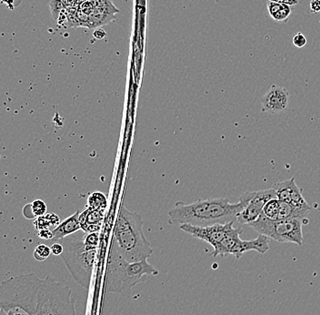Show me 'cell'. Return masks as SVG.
<instances>
[{
    "label": "cell",
    "instance_id": "cell-9",
    "mask_svg": "<svg viewBox=\"0 0 320 315\" xmlns=\"http://www.w3.org/2000/svg\"><path fill=\"white\" fill-rule=\"evenodd\" d=\"M277 198L276 191L273 188L261 190V191H251V197L246 207L243 209L237 218V221L241 224H248L253 222L262 213L264 206L268 200Z\"/></svg>",
    "mask_w": 320,
    "mask_h": 315
},
{
    "label": "cell",
    "instance_id": "cell-19",
    "mask_svg": "<svg viewBox=\"0 0 320 315\" xmlns=\"http://www.w3.org/2000/svg\"><path fill=\"white\" fill-rule=\"evenodd\" d=\"M88 204L92 209H99V210H104V208L107 205V199L105 195L101 192H95L90 195L88 199Z\"/></svg>",
    "mask_w": 320,
    "mask_h": 315
},
{
    "label": "cell",
    "instance_id": "cell-32",
    "mask_svg": "<svg viewBox=\"0 0 320 315\" xmlns=\"http://www.w3.org/2000/svg\"><path fill=\"white\" fill-rule=\"evenodd\" d=\"M9 310H11L14 315H29L28 312H26L24 310H22L21 308H18V307H12V308H10ZM7 311H8V310H7Z\"/></svg>",
    "mask_w": 320,
    "mask_h": 315
},
{
    "label": "cell",
    "instance_id": "cell-26",
    "mask_svg": "<svg viewBox=\"0 0 320 315\" xmlns=\"http://www.w3.org/2000/svg\"><path fill=\"white\" fill-rule=\"evenodd\" d=\"M50 249H51V253L54 255H61L63 251H64L63 245L59 241H56L55 243L51 245Z\"/></svg>",
    "mask_w": 320,
    "mask_h": 315
},
{
    "label": "cell",
    "instance_id": "cell-29",
    "mask_svg": "<svg viewBox=\"0 0 320 315\" xmlns=\"http://www.w3.org/2000/svg\"><path fill=\"white\" fill-rule=\"evenodd\" d=\"M267 1L279 3V4L287 5L290 7H295L299 4V0H267Z\"/></svg>",
    "mask_w": 320,
    "mask_h": 315
},
{
    "label": "cell",
    "instance_id": "cell-4",
    "mask_svg": "<svg viewBox=\"0 0 320 315\" xmlns=\"http://www.w3.org/2000/svg\"><path fill=\"white\" fill-rule=\"evenodd\" d=\"M158 275V271L148 263V260L129 262L126 261L115 247L111 246L107 261L106 291L129 297L131 289L150 276Z\"/></svg>",
    "mask_w": 320,
    "mask_h": 315
},
{
    "label": "cell",
    "instance_id": "cell-23",
    "mask_svg": "<svg viewBox=\"0 0 320 315\" xmlns=\"http://www.w3.org/2000/svg\"><path fill=\"white\" fill-rule=\"evenodd\" d=\"M34 226L37 231H41V230H50L51 225L48 219L45 218V216H41V217H37V220L34 221Z\"/></svg>",
    "mask_w": 320,
    "mask_h": 315
},
{
    "label": "cell",
    "instance_id": "cell-1",
    "mask_svg": "<svg viewBox=\"0 0 320 315\" xmlns=\"http://www.w3.org/2000/svg\"><path fill=\"white\" fill-rule=\"evenodd\" d=\"M18 307L29 315H77L71 288L35 274L13 276L0 284V308Z\"/></svg>",
    "mask_w": 320,
    "mask_h": 315
},
{
    "label": "cell",
    "instance_id": "cell-16",
    "mask_svg": "<svg viewBox=\"0 0 320 315\" xmlns=\"http://www.w3.org/2000/svg\"><path fill=\"white\" fill-rule=\"evenodd\" d=\"M114 17V15H110L108 13L103 12L99 9H94V10L90 13L88 20H87V25L89 27H99V26L107 24L109 21Z\"/></svg>",
    "mask_w": 320,
    "mask_h": 315
},
{
    "label": "cell",
    "instance_id": "cell-31",
    "mask_svg": "<svg viewBox=\"0 0 320 315\" xmlns=\"http://www.w3.org/2000/svg\"><path fill=\"white\" fill-rule=\"evenodd\" d=\"M94 37L97 38V39H103L104 37L107 36V33H106V31L102 29H97V30H95L94 31Z\"/></svg>",
    "mask_w": 320,
    "mask_h": 315
},
{
    "label": "cell",
    "instance_id": "cell-25",
    "mask_svg": "<svg viewBox=\"0 0 320 315\" xmlns=\"http://www.w3.org/2000/svg\"><path fill=\"white\" fill-rule=\"evenodd\" d=\"M292 42H293V44H294V46L295 48L302 49V48L307 45V37H305L301 32H299V33L295 34V36H294L293 39H292Z\"/></svg>",
    "mask_w": 320,
    "mask_h": 315
},
{
    "label": "cell",
    "instance_id": "cell-5",
    "mask_svg": "<svg viewBox=\"0 0 320 315\" xmlns=\"http://www.w3.org/2000/svg\"><path fill=\"white\" fill-rule=\"evenodd\" d=\"M59 242L64 251L61 256L70 274L81 286L88 288L96 258V249L87 247L84 239L72 234Z\"/></svg>",
    "mask_w": 320,
    "mask_h": 315
},
{
    "label": "cell",
    "instance_id": "cell-20",
    "mask_svg": "<svg viewBox=\"0 0 320 315\" xmlns=\"http://www.w3.org/2000/svg\"><path fill=\"white\" fill-rule=\"evenodd\" d=\"M51 254V249L48 245H37L34 251V258L38 261H44L50 257Z\"/></svg>",
    "mask_w": 320,
    "mask_h": 315
},
{
    "label": "cell",
    "instance_id": "cell-21",
    "mask_svg": "<svg viewBox=\"0 0 320 315\" xmlns=\"http://www.w3.org/2000/svg\"><path fill=\"white\" fill-rule=\"evenodd\" d=\"M31 212L35 217H41L44 216L47 212V205L42 199H36L32 204H30Z\"/></svg>",
    "mask_w": 320,
    "mask_h": 315
},
{
    "label": "cell",
    "instance_id": "cell-22",
    "mask_svg": "<svg viewBox=\"0 0 320 315\" xmlns=\"http://www.w3.org/2000/svg\"><path fill=\"white\" fill-rule=\"evenodd\" d=\"M63 5L64 4L62 3L61 0H52L50 2V9H51V12H52L54 19L58 20L60 13L64 9Z\"/></svg>",
    "mask_w": 320,
    "mask_h": 315
},
{
    "label": "cell",
    "instance_id": "cell-10",
    "mask_svg": "<svg viewBox=\"0 0 320 315\" xmlns=\"http://www.w3.org/2000/svg\"><path fill=\"white\" fill-rule=\"evenodd\" d=\"M289 93L287 88L273 84L261 99V110L264 113L277 115L287 110Z\"/></svg>",
    "mask_w": 320,
    "mask_h": 315
},
{
    "label": "cell",
    "instance_id": "cell-6",
    "mask_svg": "<svg viewBox=\"0 0 320 315\" xmlns=\"http://www.w3.org/2000/svg\"><path fill=\"white\" fill-rule=\"evenodd\" d=\"M305 220L300 219L286 220H272L260 214L257 220L248 224L256 232L268 237L274 241L284 243L303 245L302 225Z\"/></svg>",
    "mask_w": 320,
    "mask_h": 315
},
{
    "label": "cell",
    "instance_id": "cell-24",
    "mask_svg": "<svg viewBox=\"0 0 320 315\" xmlns=\"http://www.w3.org/2000/svg\"><path fill=\"white\" fill-rule=\"evenodd\" d=\"M84 240H85V242H86L87 247H89L91 249H96L97 245H98V241H99V234H98V232H92V233H89L88 235H86L84 238Z\"/></svg>",
    "mask_w": 320,
    "mask_h": 315
},
{
    "label": "cell",
    "instance_id": "cell-27",
    "mask_svg": "<svg viewBox=\"0 0 320 315\" xmlns=\"http://www.w3.org/2000/svg\"><path fill=\"white\" fill-rule=\"evenodd\" d=\"M45 216L51 226H56V227H57L58 224L60 223L59 218H58V216L57 215V214H55V213H49V214H45Z\"/></svg>",
    "mask_w": 320,
    "mask_h": 315
},
{
    "label": "cell",
    "instance_id": "cell-33",
    "mask_svg": "<svg viewBox=\"0 0 320 315\" xmlns=\"http://www.w3.org/2000/svg\"><path fill=\"white\" fill-rule=\"evenodd\" d=\"M14 2L15 0H1V3L6 5L10 9H14Z\"/></svg>",
    "mask_w": 320,
    "mask_h": 315
},
{
    "label": "cell",
    "instance_id": "cell-18",
    "mask_svg": "<svg viewBox=\"0 0 320 315\" xmlns=\"http://www.w3.org/2000/svg\"><path fill=\"white\" fill-rule=\"evenodd\" d=\"M91 2L94 6V9H99L103 12L108 13L110 15L119 12V9H116L110 0H91Z\"/></svg>",
    "mask_w": 320,
    "mask_h": 315
},
{
    "label": "cell",
    "instance_id": "cell-30",
    "mask_svg": "<svg viewBox=\"0 0 320 315\" xmlns=\"http://www.w3.org/2000/svg\"><path fill=\"white\" fill-rule=\"evenodd\" d=\"M310 10L311 12L315 13V14L320 12V0H311Z\"/></svg>",
    "mask_w": 320,
    "mask_h": 315
},
{
    "label": "cell",
    "instance_id": "cell-2",
    "mask_svg": "<svg viewBox=\"0 0 320 315\" xmlns=\"http://www.w3.org/2000/svg\"><path fill=\"white\" fill-rule=\"evenodd\" d=\"M250 197L251 191H246L240 196L238 204H230V199L226 198L197 199L190 204L177 201L169 212V222L195 226L235 222Z\"/></svg>",
    "mask_w": 320,
    "mask_h": 315
},
{
    "label": "cell",
    "instance_id": "cell-17",
    "mask_svg": "<svg viewBox=\"0 0 320 315\" xmlns=\"http://www.w3.org/2000/svg\"><path fill=\"white\" fill-rule=\"evenodd\" d=\"M279 204L280 201L279 199H275L268 200L263 209L262 214L267 219L272 220H278L279 213Z\"/></svg>",
    "mask_w": 320,
    "mask_h": 315
},
{
    "label": "cell",
    "instance_id": "cell-34",
    "mask_svg": "<svg viewBox=\"0 0 320 315\" xmlns=\"http://www.w3.org/2000/svg\"><path fill=\"white\" fill-rule=\"evenodd\" d=\"M0 315H8V313H7V311L0 308Z\"/></svg>",
    "mask_w": 320,
    "mask_h": 315
},
{
    "label": "cell",
    "instance_id": "cell-7",
    "mask_svg": "<svg viewBox=\"0 0 320 315\" xmlns=\"http://www.w3.org/2000/svg\"><path fill=\"white\" fill-rule=\"evenodd\" d=\"M242 232V228L233 227L221 242L216 248H214L211 255L214 257H226L228 255H233L236 259H239L246 252L256 251L264 254L269 250L270 239L268 237L259 234V237L255 240L243 241L240 238Z\"/></svg>",
    "mask_w": 320,
    "mask_h": 315
},
{
    "label": "cell",
    "instance_id": "cell-11",
    "mask_svg": "<svg viewBox=\"0 0 320 315\" xmlns=\"http://www.w3.org/2000/svg\"><path fill=\"white\" fill-rule=\"evenodd\" d=\"M272 188L275 190L277 199L280 201L300 209L311 208L304 199L301 190L295 183V178L275 183Z\"/></svg>",
    "mask_w": 320,
    "mask_h": 315
},
{
    "label": "cell",
    "instance_id": "cell-3",
    "mask_svg": "<svg viewBox=\"0 0 320 315\" xmlns=\"http://www.w3.org/2000/svg\"><path fill=\"white\" fill-rule=\"evenodd\" d=\"M143 220L138 212L121 207L114 230L112 245L129 262L148 260L153 249L143 232Z\"/></svg>",
    "mask_w": 320,
    "mask_h": 315
},
{
    "label": "cell",
    "instance_id": "cell-14",
    "mask_svg": "<svg viewBox=\"0 0 320 315\" xmlns=\"http://www.w3.org/2000/svg\"><path fill=\"white\" fill-rule=\"evenodd\" d=\"M311 210L312 208L300 209V208L292 206L290 204L280 201L278 220H294V219L305 220L311 212Z\"/></svg>",
    "mask_w": 320,
    "mask_h": 315
},
{
    "label": "cell",
    "instance_id": "cell-8",
    "mask_svg": "<svg viewBox=\"0 0 320 315\" xmlns=\"http://www.w3.org/2000/svg\"><path fill=\"white\" fill-rule=\"evenodd\" d=\"M234 223L235 222L218 223L210 226H195L191 224H182L179 225V227L182 231L195 238L205 241L213 248H216L226 236V234L232 230Z\"/></svg>",
    "mask_w": 320,
    "mask_h": 315
},
{
    "label": "cell",
    "instance_id": "cell-13",
    "mask_svg": "<svg viewBox=\"0 0 320 315\" xmlns=\"http://www.w3.org/2000/svg\"><path fill=\"white\" fill-rule=\"evenodd\" d=\"M102 218L103 210L89 208L86 212L79 215V222L81 225V229L89 233L98 232Z\"/></svg>",
    "mask_w": 320,
    "mask_h": 315
},
{
    "label": "cell",
    "instance_id": "cell-15",
    "mask_svg": "<svg viewBox=\"0 0 320 315\" xmlns=\"http://www.w3.org/2000/svg\"><path fill=\"white\" fill-rule=\"evenodd\" d=\"M267 11L269 16L277 22H287L293 12V8L287 5L267 1Z\"/></svg>",
    "mask_w": 320,
    "mask_h": 315
},
{
    "label": "cell",
    "instance_id": "cell-28",
    "mask_svg": "<svg viewBox=\"0 0 320 315\" xmlns=\"http://www.w3.org/2000/svg\"><path fill=\"white\" fill-rule=\"evenodd\" d=\"M38 236L40 237L41 239H45V240H52V237H53V233L52 231L50 230H41V231H38Z\"/></svg>",
    "mask_w": 320,
    "mask_h": 315
},
{
    "label": "cell",
    "instance_id": "cell-12",
    "mask_svg": "<svg viewBox=\"0 0 320 315\" xmlns=\"http://www.w3.org/2000/svg\"><path fill=\"white\" fill-rule=\"evenodd\" d=\"M81 230V225L79 222V212H77L67 219L63 220L52 231L53 237L52 241H59L62 239L74 234Z\"/></svg>",
    "mask_w": 320,
    "mask_h": 315
}]
</instances>
